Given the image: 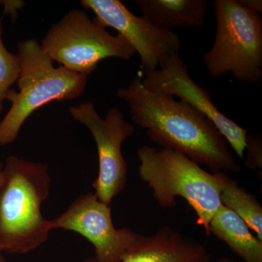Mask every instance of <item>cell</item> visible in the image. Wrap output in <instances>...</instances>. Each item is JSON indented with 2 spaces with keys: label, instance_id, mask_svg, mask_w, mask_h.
Masks as SVG:
<instances>
[{
  "label": "cell",
  "instance_id": "cell-1",
  "mask_svg": "<svg viewBox=\"0 0 262 262\" xmlns=\"http://www.w3.org/2000/svg\"><path fill=\"white\" fill-rule=\"evenodd\" d=\"M117 97L128 104L131 120L146 129L150 140L206 165L212 173H238L228 143L203 114L173 96L150 91L137 77Z\"/></svg>",
  "mask_w": 262,
  "mask_h": 262
},
{
  "label": "cell",
  "instance_id": "cell-2",
  "mask_svg": "<svg viewBox=\"0 0 262 262\" xmlns=\"http://www.w3.org/2000/svg\"><path fill=\"white\" fill-rule=\"evenodd\" d=\"M51 177L46 164L10 156L0 185V250L24 254L44 244L51 231L41 212Z\"/></svg>",
  "mask_w": 262,
  "mask_h": 262
},
{
  "label": "cell",
  "instance_id": "cell-3",
  "mask_svg": "<svg viewBox=\"0 0 262 262\" xmlns=\"http://www.w3.org/2000/svg\"><path fill=\"white\" fill-rule=\"evenodd\" d=\"M139 176L152 189L163 208L177 206L182 196L195 212L196 224L211 236L209 224L222 206L221 194L231 178L225 173H208L186 155L170 149L144 145L138 149Z\"/></svg>",
  "mask_w": 262,
  "mask_h": 262
},
{
  "label": "cell",
  "instance_id": "cell-4",
  "mask_svg": "<svg viewBox=\"0 0 262 262\" xmlns=\"http://www.w3.org/2000/svg\"><path fill=\"white\" fill-rule=\"evenodd\" d=\"M20 72L18 91L8 101L12 105L0 122V145L13 144L28 117L53 101H71L84 93L89 77L75 73L53 60L34 39L17 44Z\"/></svg>",
  "mask_w": 262,
  "mask_h": 262
},
{
  "label": "cell",
  "instance_id": "cell-5",
  "mask_svg": "<svg viewBox=\"0 0 262 262\" xmlns=\"http://www.w3.org/2000/svg\"><path fill=\"white\" fill-rule=\"evenodd\" d=\"M216 32L213 47L203 57L212 78L231 73L245 84L262 79V20L237 0L213 3Z\"/></svg>",
  "mask_w": 262,
  "mask_h": 262
},
{
  "label": "cell",
  "instance_id": "cell-6",
  "mask_svg": "<svg viewBox=\"0 0 262 262\" xmlns=\"http://www.w3.org/2000/svg\"><path fill=\"white\" fill-rule=\"evenodd\" d=\"M40 45L53 61L87 77L103 59L127 61L136 53L122 36L110 34L85 10L79 9L70 10L53 24Z\"/></svg>",
  "mask_w": 262,
  "mask_h": 262
},
{
  "label": "cell",
  "instance_id": "cell-7",
  "mask_svg": "<svg viewBox=\"0 0 262 262\" xmlns=\"http://www.w3.org/2000/svg\"><path fill=\"white\" fill-rule=\"evenodd\" d=\"M69 112L94 137L99 171L93 187L100 201L111 205L113 198L126 187L127 164L122 155V145L134 134L135 128L117 107L110 108L104 118L100 116L91 101L70 106Z\"/></svg>",
  "mask_w": 262,
  "mask_h": 262
},
{
  "label": "cell",
  "instance_id": "cell-8",
  "mask_svg": "<svg viewBox=\"0 0 262 262\" xmlns=\"http://www.w3.org/2000/svg\"><path fill=\"white\" fill-rule=\"evenodd\" d=\"M51 228L77 232L95 248L98 262H122L135 247L141 234L128 228L116 229L112 219L111 205L89 192L76 199L67 211L50 220Z\"/></svg>",
  "mask_w": 262,
  "mask_h": 262
},
{
  "label": "cell",
  "instance_id": "cell-9",
  "mask_svg": "<svg viewBox=\"0 0 262 262\" xmlns=\"http://www.w3.org/2000/svg\"><path fill=\"white\" fill-rule=\"evenodd\" d=\"M80 5L94 12L98 23L115 29L134 48L140 57L142 72L157 70L180 51L178 34L158 28L143 15H134L120 0H82Z\"/></svg>",
  "mask_w": 262,
  "mask_h": 262
},
{
  "label": "cell",
  "instance_id": "cell-10",
  "mask_svg": "<svg viewBox=\"0 0 262 262\" xmlns=\"http://www.w3.org/2000/svg\"><path fill=\"white\" fill-rule=\"evenodd\" d=\"M142 83L150 91L177 96L183 102L201 112L213 122L231 147L244 159L248 131L226 117L212 101L211 95L193 80L187 66L179 53L172 55L160 66V70L142 72Z\"/></svg>",
  "mask_w": 262,
  "mask_h": 262
},
{
  "label": "cell",
  "instance_id": "cell-11",
  "mask_svg": "<svg viewBox=\"0 0 262 262\" xmlns=\"http://www.w3.org/2000/svg\"><path fill=\"white\" fill-rule=\"evenodd\" d=\"M204 246L171 227H161L151 235L141 234L135 247L122 262H210ZM82 262H98L86 258Z\"/></svg>",
  "mask_w": 262,
  "mask_h": 262
},
{
  "label": "cell",
  "instance_id": "cell-12",
  "mask_svg": "<svg viewBox=\"0 0 262 262\" xmlns=\"http://www.w3.org/2000/svg\"><path fill=\"white\" fill-rule=\"evenodd\" d=\"M139 10L159 29L201 27L206 21L207 0H136Z\"/></svg>",
  "mask_w": 262,
  "mask_h": 262
},
{
  "label": "cell",
  "instance_id": "cell-13",
  "mask_svg": "<svg viewBox=\"0 0 262 262\" xmlns=\"http://www.w3.org/2000/svg\"><path fill=\"white\" fill-rule=\"evenodd\" d=\"M209 230L217 238L246 262H262V241L253 235L241 217L220 206L209 224Z\"/></svg>",
  "mask_w": 262,
  "mask_h": 262
},
{
  "label": "cell",
  "instance_id": "cell-14",
  "mask_svg": "<svg viewBox=\"0 0 262 262\" xmlns=\"http://www.w3.org/2000/svg\"><path fill=\"white\" fill-rule=\"evenodd\" d=\"M220 201L222 205L241 217L262 241V207L256 196L231 179L221 194Z\"/></svg>",
  "mask_w": 262,
  "mask_h": 262
},
{
  "label": "cell",
  "instance_id": "cell-15",
  "mask_svg": "<svg viewBox=\"0 0 262 262\" xmlns=\"http://www.w3.org/2000/svg\"><path fill=\"white\" fill-rule=\"evenodd\" d=\"M3 19L0 18V113L4 110V103L8 101L15 90L12 86L18 82L20 72L18 54L11 53L3 42Z\"/></svg>",
  "mask_w": 262,
  "mask_h": 262
},
{
  "label": "cell",
  "instance_id": "cell-16",
  "mask_svg": "<svg viewBox=\"0 0 262 262\" xmlns=\"http://www.w3.org/2000/svg\"><path fill=\"white\" fill-rule=\"evenodd\" d=\"M248 149L246 165L255 169L262 166L261 136L258 134H247L246 149Z\"/></svg>",
  "mask_w": 262,
  "mask_h": 262
},
{
  "label": "cell",
  "instance_id": "cell-17",
  "mask_svg": "<svg viewBox=\"0 0 262 262\" xmlns=\"http://www.w3.org/2000/svg\"><path fill=\"white\" fill-rule=\"evenodd\" d=\"M3 5L4 8V15H10L13 20H16L18 17V11L19 10L22 9L25 5V3L21 0H5L1 1L0 0V6Z\"/></svg>",
  "mask_w": 262,
  "mask_h": 262
},
{
  "label": "cell",
  "instance_id": "cell-18",
  "mask_svg": "<svg viewBox=\"0 0 262 262\" xmlns=\"http://www.w3.org/2000/svg\"><path fill=\"white\" fill-rule=\"evenodd\" d=\"M239 4L248 10L261 15L262 13L261 0H237Z\"/></svg>",
  "mask_w": 262,
  "mask_h": 262
},
{
  "label": "cell",
  "instance_id": "cell-19",
  "mask_svg": "<svg viewBox=\"0 0 262 262\" xmlns=\"http://www.w3.org/2000/svg\"><path fill=\"white\" fill-rule=\"evenodd\" d=\"M215 262H236L233 259H231L228 257H222L220 259L217 260Z\"/></svg>",
  "mask_w": 262,
  "mask_h": 262
},
{
  "label": "cell",
  "instance_id": "cell-20",
  "mask_svg": "<svg viewBox=\"0 0 262 262\" xmlns=\"http://www.w3.org/2000/svg\"><path fill=\"white\" fill-rule=\"evenodd\" d=\"M3 165L0 164V185H1L2 182H3ZM0 252H2L1 250H0Z\"/></svg>",
  "mask_w": 262,
  "mask_h": 262
},
{
  "label": "cell",
  "instance_id": "cell-21",
  "mask_svg": "<svg viewBox=\"0 0 262 262\" xmlns=\"http://www.w3.org/2000/svg\"><path fill=\"white\" fill-rule=\"evenodd\" d=\"M2 253L3 252H0V262H7L6 259H5L4 256H3Z\"/></svg>",
  "mask_w": 262,
  "mask_h": 262
}]
</instances>
